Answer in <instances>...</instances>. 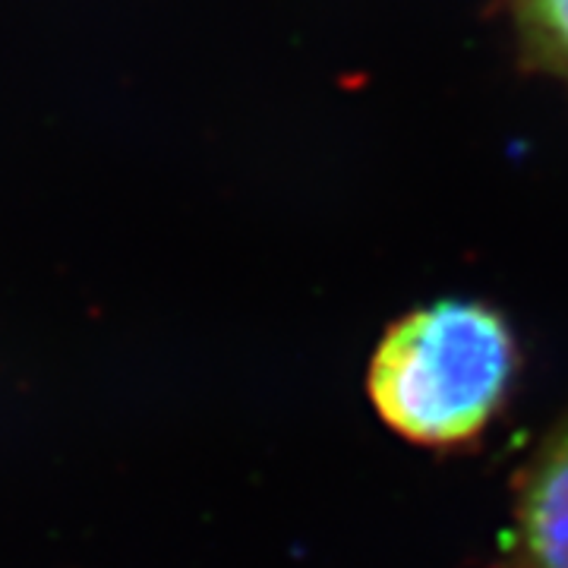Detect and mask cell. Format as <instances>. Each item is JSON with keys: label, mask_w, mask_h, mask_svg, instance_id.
<instances>
[{"label": "cell", "mask_w": 568, "mask_h": 568, "mask_svg": "<svg viewBox=\"0 0 568 568\" xmlns=\"http://www.w3.org/2000/svg\"><path fill=\"white\" fill-rule=\"evenodd\" d=\"M511 556L518 568H568V417L552 426L521 477Z\"/></svg>", "instance_id": "obj_2"}, {"label": "cell", "mask_w": 568, "mask_h": 568, "mask_svg": "<svg viewBox=\"0 0 568 568\" xmlns=\"http://www.w3.org/2000/svg\"><path fill=\"white\" fill-rule=\"evenodd\" d=\"M518 373L508 320L484 301L446 297L388 325L366 369L376 414L417 446L452 448L480 436Z\"/></svg>", "instance_id": "obj_1"}, {"label": "cell", "mask_w": 568, "mask_h": 568, "mask_svg": "<svg viewBox=\"0 0 568 568\" xmlns=\"http://www.w3.org/2000/svg\"><path fill=\"white\" fill-rule=\"evenodd\" d=\"M508 10L530 58L568 80V0H508Z\"/></svg>", "instance_id": "obj_3"}]
</instances>
